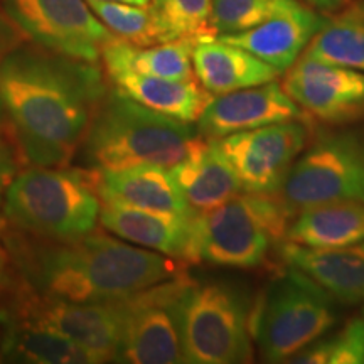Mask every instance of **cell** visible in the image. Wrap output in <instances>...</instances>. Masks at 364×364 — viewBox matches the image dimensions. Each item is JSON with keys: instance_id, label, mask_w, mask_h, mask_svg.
Returning a JSON list of instances; mask_svg holds the SVG:
<instances>
[{"instance_id": "1", "label": "cell", "mask_w": 364, "mask_h": 364, "mask_svg": "<svg viewBox=\"0 0 364 364\" xmlns=\"http://www.w3.org/2000/svg\"><path fill=\"white\" fill-rule=\"evenodd\" d=\"M98 63L26 43L0 59V97L6 134L21 166L66 167L107 97Z\"/></svg>"}, {"instance_id": "2", "label": "cell", "mask_w": 364, "mask_h": 364, "mask_svg": "<svg viewBox=\"0 0 364 364\" xmlns=\"http://www.w3.org/2000/svg\"><path fill=\"white\" fill-rule=\"evenodd\" d=\"M7 226V225H6ZM2 233L9 280L73 302H117L186 273L188 263L103 231L46 240L7 226Z\"/></svg>"}, {"instance_id": "3", "label": "cell", "mask_w": 364, "mask_h": 364, "mask_svg": "<svg viewBox=\"0 0 364 364\" xmlns=\"http://www.w3.org/2000/svg\"><path fill=\"white\" fill-rule=\"evenodd\" d=\"M201 139L196 124L150 110L112 86L76 156L88 171H117L145 164L172 169Z\"/></svg>"}, {"instance_id": "4", "label": "cell", "mask_w": 364, "mask_h": 364, "mask_svg": "<svg viewBox=\"0 0 364 364\" xmlns=\"http://www.w3.org/2000/svg\"><path fill=\"white\" fill-rule=\"evenodd\" d=\"M102 199L93 172L66 167L19 171L4 198L6 225L46 240H75L100 223Z\"/></svg>"}, {"instance_id": "5", "label": "cell", "mask_w": 364, "mask_h": 364, "mask_svg": "<svg viewBox=\"0 0 364 364\" xmlns=\"http://www.w3.org/2000/svg\"><path fill=\"white\" fill-rule=\"evenodd\" d=\"M290 218L275 194L240 193L194 218V262L255 270L285 241Z\"/></svg>"}, {"instance_id": "6", "label": "cell", "mask_w": 364, "mask_h": 364, "mask_svg": "<svg viewBox=\"0 0 364 364\" xmlns=\"http://www.w3.org/2000/svg\"><path fill=\"white\" fill-rule=\"evenodd\" d=\"M181 348L189 364H238L253 359L252 309L235 287L188 280L177 302Z\"/></svg>"}, {"instance_id": "7", "label": "cell", "mask_w": 364, "mask_h": 364, "mask_svg": "<svg viewBox=\"0 0 364 364\" xmlns=\"http://www.w3.org/2000/svg\"><path fill=\"white\" fill-rule=\"evenodd\" d=\"M336 317L334 299L297 268L285 265V272L267 289L257 312L252 311V336L265 361L289 363L324 338Z\"/></svg>"}, {"instance_id": "8", "label": "cell", "mask_w": 364, "mask_h": 364, "mask_svg": "<svg viewBox=\"0 0 364 364\" xmlns=\"http://www.w3.org/2000/svg\"><path fill=\"white\" fill-rule=\"evenodd\" d=\"M290 220L306 209L338 201L364 203V134H324L306 147L275 193Z\"/></svg>"}, {"instance_id": "9", "label": "cell", "mask_w": 364, "mask_h": 364, "mask_svg": "<svg viewBox=\"0 0 364 364\" xmlns=\"http://www.w3.org/2000/svg\"><path fill=\"white\" fill-rule=\"evenodd\" d=\"M0 311L31 324L48 327L71 339L97 363H117L120 346V300L117 302H73L36 294L9 280L4 287Z\"/></svg>"}, {"instance_id": "10", "label": "cell", "mask_w": 364, "mask_h": 364, "mask_svg": "<svg viewBox=\"0 0 364 364\" xmlns=\"http://www.w3.org/2000/svg\"><path fill=\"white\" fill-rule=\"evenodd\" d=\"M188 280V273H184L120 300L122 322L117 363H184L177 302Z\"/></svg>"}, {"instance_id": "11", "label": "cell", "mask_w": 364, "mask_h": 364, "mask_svg": "<svg viewBox=\"0 0 364 364\" xmlns=\"http://www.w3.org/2000/svg\"><path fill=\"white\" fill-rule=\"evenodd\" d=\"M27 41L48 51L98 63L113 38L86 0H0Z\"/></svg>"}, {"instance_id": "12", "label": "cell", "mask_w": 364, "mask_h": 364, "mask_svg": "<svg viewBox=\"0 0 364 364\" xmlns=\"http://www.w3.org/2000/svg\"><path fill=\"white\" fill-rule=\"evenodd\" d=\"M306 120H287L213 140L245 193L275 194L309 144Z\"/></svg>"}, {"instance_id": "13", "label": "cell", "mask_w": 364, "mask_h": 364, "mask_svg": "<svg viewBox=\"0 0 364 364\" xmlns=\"http://www.w3.org/2000/svg\"><path fill=\"white\" fill-rule=\"evenodd\" d=\"M282 88L304 115L326 125L364 118V73L302 56L287 70Z\"/></svg>"}, {"instance_id": "14", "label": "cell", "mask_w": 364, "mask_h": 364, "mask_svg": "<svg viewBox=\"0 0 364 364\" xmlns=\"http://www.w3.org/2000/svg\"><path fill=\"white\" fill-rule=\"evenodd\" d=\"M287 120H306V115L275 80L213 97L196 127L204 139L216 140Z\"/></svg>"}, {"instance_id": "15", "label": "cell", "mask_w": 364, "mask_h": 364, "mask_svg": "<svg viewBox=\"0 0 364 364\" xmlns=\"http://www.w3.org/2000/svg\"><path fill=\"white\" fill-rule=\"evenodd\" d=\"M147 211L122 203L102 201L100 225L110 235L136 247L167 255L184 263L194 262V218Z\"/></svg>"}, {"instance_id": "16", "label": "cell", "mask_w": 364, "mask_h": 364, "mask_svg": "<svg viewBox=\"0 0 364 364\" xmlns=\"http://www.w3.org/2000/svg\"><path fill=\"white\" fill-rule=\"evenodd\" d=\"M326 19L304 4H297L263 24L238 34L216 36V39L240 46L262 61L284 73L306 51Z\"/></svg>"}, {"instance_id": "17", "label": "cell", "mask_w": 364, "mask_h": 364, "mask_svg": "<svg viewBox=\"0 0 364 364\" xmlns=\"http://www.w3.org/2000/svg\"><path fill=\"white\" fill-rule=\"evenodd\" d=\"M282 260L316 282L341 304H364V243L344 248H309L284 241Z\"/></svg>"}, {"instance_id": "18", "label": "cell", "mask_w": 364, "mask_h": 364, "mask_svg": "<svg viewBox=\"0 0 364 364\" xmlns=\"http://www.w3.org/2000/svg\"><path fill=\"white\" fill-rule=\"evenodd\" d=\"M102 201L122 203L167 215L194 213L177 188L171 169L161 166H135L117 171H91Z\"/></svg>"}, {"instance_id": "19", "label": "cell", "mask_w": 364, "mask_h": 364, "mask_svg": "<svg viewBox=\"0 0 364 364\" xmlns=\"http://www.w3.org/2000/svg\"><path fill=\"white\" fill-rule=\"evenodd\" d=\"M193 70L196 80L215 97L270 83L282 75L247 49L216 38L196 41Z\"/></svg>"}, {"instance_id": "20", "label": "cell", "mask_w": 364, "mask_h": 364, "mask_svg": "<svg viewBox=\"0 0 364 364\" xmlns=\"http://www.w3.org/2000/svg\"><path fill=\"white\" fill-rule=\"evenodd\" d=\"M171 174L194 213L211 211L243 193L231 164L215 142L204 136L184 161L172 167Z\"/></svg>"}, {"instance_id": "21", "label": "cell", "mask_w": 364, "mask_h": 364, "mask_svg": "<svg viewBox=\"0 0 364 364\" xmlns=\"http://www.w3.org/2000/svg\"><path fill=\"white\" fill-rule=\"evenodd\" d=\"M107 76L113 88L127 97L150 110L181 122L196 124L213 100V95L208 93L196 78L167 80L132 71H115Z\"/></svg>"}, {"instance_id": "22", "label": "cell", "mask_w": 364, "mask_h": 364, "mask_svg": "<svg viewBox=\"0 0 364 364\" xmlns=\"http://www.w3.org/2000/svg\"><path fill=\"white\" fill-rule=\"evenodd\" d=\"M285 241L309 248H344L364 243V203L338 201L292 218Z\"/></svg>"}, {"instance_id": "23", "label": "cell", "mask_w": 364, "mask_h": 364, "mask_svg": "<svg viewBox=\"0 0 364 364\" xmlns=\"http://www.w3.org/2000/svg\"><path fill=\"white\" fill-rule=\"evenodd\" d=\"M0 354L9 363L97 364L95 358L71 339L48 327L31 324L0 311Z\"/></svg>"}, {"instance_id": "24", "label": "cell", "mask_w": 364, "mask_h": 364, "mask_svg": "<svg viewBox=\"0 0 364 364\" xmlns=\"http://www.w3.org/2000/svg\"><path fill=\"white\" fill-rule=\"evenodd\" d=\"M194 41L179 39L152 46H135L113 38L103 46L105 73L132 71L167 80L196 78L193 70Z\"/></svg>"}, {"instance_id": "25", "label": "cell", "mask_w": 364, "mask_h": 364, "mask_svg": "<svg viewBox=\"0 0 364 364\" xmlns=\"http://www.w3.org/2000/svg\"><path fill=\"white\" fill-rule=\"evenodd\" d=\"M304 56L364 73V9L349 7L326 19Z\"/></svg>"}, {"instance_id": "26", "label": "cell", "mask_w": 364, "mask_h": 364, "mask_svg": "<svg viewBox=\"0 0 364 364\" xmlns=\"http://www.w3.org/2000/svg\"><path fill=\"white\" fill-rule=\"evenodd\" d=\"M147 7L159 43L216 38L211 29L213 0H150Z\"/></svg>"}, {"instance_id": "27", "label": "cell", "mask_w": 364, "mask_h": 364, "mask_svg": "<svg viewBox=\"0 0 364 364\" xmlns=\"http://www.w3.org/2000/svg\"><path fill=\"white\" fill-rule=\"evenodd\" d=\"M297 4L299 0H213L211 29L215 36L243 33Z\"/></svg>"}, {"instance_id": "28", "label": "cell", "mask_w": 364, "mask_h": 364, "mask_svg": "<svg viewBox=\"0 0 364 364\" xmlns=\"http://www.w3.org/2000/svg\"><path fill=\"white\" fill-rule=\"evenodd\" d=\"M299 364H363L364 363V311L349 321L332 338L317 339L289 359Z\"/></svg>"}, {"instance_id": "29", "label": "cell", "mask_w": 364, "mask_h": 364, "mask_svg": "<svg viewBox=\"0 0 364 364\" xmlns=\"http://www.w3.org/2000/svg\"><path fill=\"white\" fill-rule=\"evenodd\" d=\"M91 11L117 38L135 46L159 44L149 7L110 0H86Z\"/></svg>"}, {"instance_id": "30", "label": "cell", "mask_w": 364, "mask_h": 364, "mask_svg": "<svg viewBox=\"0 0 364 364\" xmlns=\"http://www.w3.org/2000/svg\"><path fill=\"white\" fill-rule=\"evenodd\" d=\"M21 161L17 157L16 149L9 139L6 132H0V211L4 206V198L14 181L17 172H19Z\"/></svg>"}, {"instance_id": "31", "label": "cell", "mask_w": 364, "mask_h": 364, "mask_svg": "<svg viewBox=\"0 0 364 364\" xmlns=\"http://www.w3.org/2000/svg\"><path fill=\"white\" fill-rule=\"evenodd\" d=\"M26 41V36L21 33L19 27L9 19L6 12L0 11V59L24 44Z\"/></svg>"}, {"instance_id": "32", "label": "cell", "mask_w": 364, "mask_h": 364, "mask_svg": "<svg viewBox=\"0 0 364 364\" xmlns=\"http://www.w3.org/2000/svg\"><path fill=\"white\" fill-rule=\"evenodd\" d=\"M304 2L318 9V11L334 12V11H339V9L344 6L346 0H304Z\"/></svg>"}, {"instance_id": "33", "label": "cell", "mask_w": 364, "mask_h": 364, "mask_svg": "<svg viewBox=\"0 0 364 364\" xmlns=\"http://www.w3.org/2000/svg\"><path fill=\"white\" fill-rule=\"evenodd\" d=\"M7 282H9V260H7L6 248H4L2 233H0V290L7 285Z\"/></svg>"}, {"instance_id": "34", "label": "cell", "mask_w": 364, "mask_h": 364, "mask_svg": "<svg viewBox=\"0 0 364 364\" xmlns=\"http://www.w3.org/2000/svg\"><path fill=\"white\" fill-rule=\"evenodd\" d=\"M7 130V115H6V107H4L2 97H0V132Z\"/></svg>"}, {"instance_id": "35", "label": "cell", "mask_w": 364, "mask_h": 364, "mask_svg": "<svg viewBox=\"0 0 364 364\" xmlns=\"http://www.w3.org/2000/svg\"><path fill=\"white\" fill-rule=\"evenodd\" d=\"M110 2H124V4H132V6H149L150 0H110Z\"/></svg>"}]
</instances>
